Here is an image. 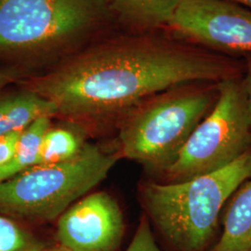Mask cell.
Here are the masks:
<instances>
[{
  "label": "cell",
  "mask_w": 251,
  "mask_h": 251,
  "mask_svg": "<svg viewBox=\"0 0 251 251\" xmlns=\"http://www.w3.org/2000/svg\"><path fill=\"white\" fill-rule=\"evenodd\" d=\"M219 82H190L143 100L120 118L121 157L160 174L176 159L219 96Z\"/></svg>",
  "instance_id": "3"
},
{
  "label": "cell",
  "mask_w": 251,
  "mask_h": 251,
  "mask_svg": "<svg viewBox=\"0 0 251 251\" xmlns=\"http://www.w3.org/2000/svg\"><path fill=\"white\" fill-rule=\"evenodd\" d=\"M18 77V72L12 69L0 70V90L14 82Z\"/></svg>",
  "instance_id": "18"
},
{
  "label": "cell",
  "mask_w": 251,
  "mask_h": 251,
  "mask_svg": "<svg viewBox=\"0 0 251 251\" xmlns=\"http://www.w3.org/2000/svg\"><path fill=\"white\" fill-rule=\"evenodd\" d=\"M104 0H0V58L43 63L100 25Z\"/></svg>",
  "instance_id": "4"
},
{
  "label": "cell",
  "mask_w": 251,
  "mask_h": 251,
  "mask_svg": "<svg viewBox=\"0 0 251 251\" xmlns=\"http://www.w3.org/2000/svg\"><path fill=\"white\" fill-rule=\"evenodd\" d=\"M242 78L219 82L214 107L160 173L161 182L185 181L220 171L251 150V118Z\"/></svg>",
  "instance_id": "6"
},
{
  "label": "cell",
  "mask_w": 251,
  "mask_h": 251,
  "mask_svg": "<svg viewBox=\"0 0 251 251\" xmlns=\"http://www.w3.org/2000/svg\"><path fill=\"white\" fill-rule=\"evenodd\" d=\"M42 249H44V248H40V249H36V250H33V251H40Z\"/></svg>",
  "instance_id": "21"
},
{
  "label": "cell",
  "mask_w": 251,
  "mask_h": 251,
  "mask_svg": "<svg viewBox=\"0 0 251 251\" xmlns=\"http://www.w3.org/2000/svg\"><path fill=\"white\" fill-rule=\"evenodd\" d=\"M168 25L190 43L251 54V11L228 0H182Z\"/></svg>",
  "instance_id": "7"
},
{
  "label": "cell",
  "mask_w": 251,
  "mask_h": 251,
  "mask_svg": "<svg viewBox=\"0 0 251 251\" xmlns=\"http://www.w3.org/2000/svg\"><path fill=\"white\" fill-rule=\"evenodd\" d=\"M126 251H161L155 242L148 217H142L134 237Z\"/></svg>",
  "instance_id": "15"
},
{
  "label": "cell",
  "mask_w": 251,
  "mask_h": 251,
  "mask_svg": "<svg viewBox=\"0 0 251 251\" xmlns=\"http://www.w3.org/2000/svg\"><path fill=\"white\" fill-rule=\"evenodd\" d=\"M224 226L220 240L208 251H251V179L232 196Z\"/></svg>",
  "instance_id": "10"
},
{
  "label": "cell",
  "mask_w": 251,
  "mask_h": 251,
  "mask_svg": "<svg viewBox=\"0 0 251 251\" xmlns=\"http://www.w3.org/2000/svg\"><path fill=\"white\" fill-rule=\"evenodd\" d=\"M125 230L117 201L105 192L79 199L58 218L57 238L66 251H116Z\"/></svg>",
  "instance_id": "8"
},
{
  "label": "cell",
  "mask_w": 251,
  "mask_h": 251,
  "mask_svg": "<svg viewBox=\"0 0 251 251\" xmlns=\"http://www.w3.org/2000/svg\"><path fill=\"white\" fill-rule=\"evenodd\" d=\"M246 70L243 76V87L246 93V98H247V102H248V107H249V112L251 115V54L246 56Z\"/></svg>",
  "instance_id": "17"
},
{
  "label": "cell",
  "mask_w": 251,
  "mask_h": 251,
  "mask_svg": "<svg viewBox=\"0 0 251 251\" xmlns=\"http://www.w3.org/2000/svg\"><path fill=\"white\" fill-rule=\"evenodd\" d=\"M22 131L0 136V168L11 159Z\"/></svg>",
  "instance_id": "16"
},
{
  "label": "cell",
  "mask_w": 251,
  "mask_h": 251,
  "mask_svg": "<svg viewBox=\"0 0 251 251\" xmlns=\"http://www.w3.org/2000/svg\"><path fill=\"white\" fill-rule=\"evenodd\" d=\"M232 1L245 5V6H247V7H249V8L251 9V0H232Z\"/></svg>",
  "instance_id": "19"
},
{
  "label": "cell",
  "mask_w": 251,
  "mask_h": 251,
  "mask_svg": "<svg viewBox=\"0 0 251 251\" xmlns=\"http://www.w3.org/2000/svg\"><path fill=\"white\" fill-rule=\"evenodd\" d=\"M251 179V149L220 171L179 182L144 181L140 198L146 214L179 251H206L228 199Z\"/></svg>",
  "instance_id": "2"
},
{
  "label": "cell",
  "mask_w": 251,
  "mask_h": 251,
  "mask_svg": "<svg viewBox=\"0 0 251 251\" xmlns=\"http://www.w3.org/2000/svg\"><path fill=\"white\" fill-rule=\"evenodd\" d=\"M57 115L52 101L28 88L0 95V136L23 131L41 117Z\"/></svg>",
  "instance_id": "9"
},
{
  "label": "cell",
  "mask_w": 251,
  "mask_h": 251,
  "mask_svg": "<svg viewBox=\"0 0 251 251\" xmlns=\"http://www.w3.org/2000/svg\"><path fill=\"white\" fill-rule=\"evenodd\" d=\"M121 158L86 144L69 161L39 165L0 182V212L36 223L52 222L105 179Z\"/></svg>",
  "instance_id": "5"
},
{
  "label": "cell",
  "mask_w": 251,
  "mask_h": 251,
  "mask_svg": "<svg viewBox=\"0 0 251 251\" xmlns=\"http://www.w3.org/2000/svg\"><path fill=\"white\" fill-rule=\"evenodd\" d=\"M182 0H110L113 9L129 24L144 28L168 25Z\"/></svg>",
  "instance_id": "12"
},
{
  "label": "cell",
  "mask_w": 251,
  "mask_h": 251,
  "mask_svg": "<svg viewBox=\"0 0 251 251\" xmlns=\"http://www.w3.org/2000/svg\"><path fill=\"white\" fill-rule=\"evenodd\" d=\"M50 126L51 117H41L21 132L11 159L0 168V182L36 166L42 137Z\"/></svg>",
  "instance_id": "13"
},
{
  "label": "cell",
  "mask_w": 251,
  "mask_h": 251,
  "mask_svg": "<svg viewBox=\"0 0 251 251\" xmlns=\"http://www.w3.org/2000/svg\"><path fill=\"white\" fill-rule=\"evenodd\" d=\"M86 128L68 122L50 126L42 137L36 166L69 161L80 154L86 144Z\"/></svg>",
  "instance_id": "11"
},
{
  "label": "cell",
  "mask_w": 251,
  "mask_h": 251,
  "mask_svg": "<svg viewBox=\"0 0 251 251\" xmlns=\"http://www.w3.org/2000/svg\"><path fill=\"white\" fill-rule=\"evenodd\" d=\"M40 251H66L65 250H63L62 247H59V248H52V249H42Z\"/></svg>",
  "instance_id": "20"
},
{
  "label": "cell",
  "mask_w": 251,
  "mask_h": 251,
  "mask_svg": "<svg viewBox=\"0 0 251 251\" xmlns=\"http://www.w3.org/2000/svg\"><path fill=\"white\" fill-rule=\"evenodd\" d=\"M231 55L153 36L110 40L75 54L27 88L52 101L58 115L82 126L123 117L144 100L190 82L242 78Z\"/></svg>",
  "instance_id": "1"
},
{
  "label": "cell",
  "mask_w": 251,
  "mask_h": 251,
  "mask_svg": "<svg viewBox=\"0 0 251 251\" xmlns=\"http://www.w3.org/2000/svg\"><path fill=\"white\" fill-rule=\"evenodd\" d=\"M44 248L36 237L13 219L0 214V251H30Z\"/></svg>",
  "instance_id": "14"
}]
</instances>
